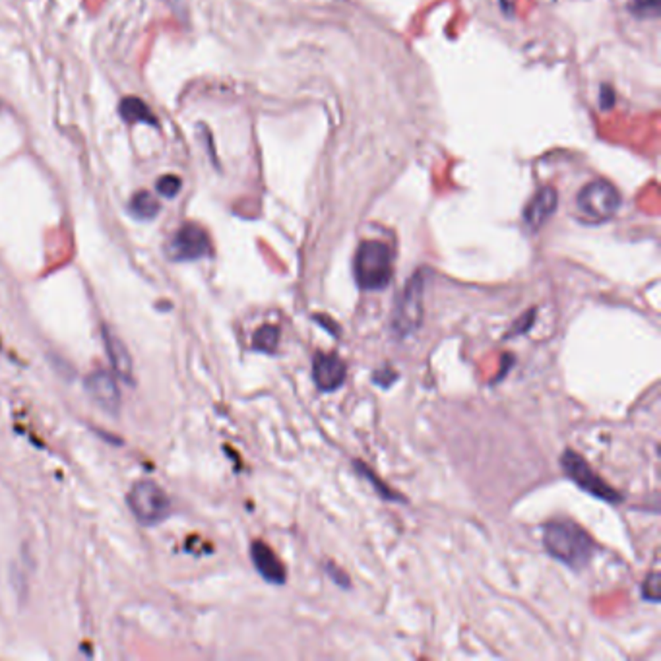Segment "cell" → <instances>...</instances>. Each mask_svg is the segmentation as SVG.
<instances>
[{"label": "cell", "mask_w": 661, "mask_h": 661, "mask_svg": "<svg viewBox=\"0 0 661 661\" xmlns=\"http://www.w3.org/2000/svg\"><path fill=\"white\" fill-rule=\"evenodd\" d=\"M212 253V241L208 231L198 223H184L181 230L171 237L169 256L175 262H192Z\"/></svg>", "instance_id": "52a82bcc"}, {"label": "cell", "mask_w": 661, "mask_h": 661, "mask_svg": "<svg viewBox=\"0 0 661 661\" xmlns=\"http://www.w3.org/2000/svg\"><path fill=\"white\" fill-rule=\"evenodd\" d=\"M118 113H121V117L125 118L128 125L148 123L151 126H159L157 117L151 113V109L146 105V101L138 100V97H125L121 105H118Z\"/></svg>", "instance_id": "4fadbf2b"}, {"label": "cell", "mask_w": 661, "mask_h": 661, "mask_svg": "<svg viewBox=\"0 0 661 661\" xmlns=\"http://www.w3.org/2000/svg\"><path fill=\"white\" fill-rule=\"evenodd\" d=\"M181 179L175 177V175H164L159 181H157V192L161 194V197L165 198H173L177 197L179 190H181Z\"/></svg>", "instance_id": "ac0fdd59"}, {"label": "cell", "mask_w": 661, "mask_h": 661, "mask_svg": "<svg viewBox=\"0 0 661 661\" xmlns=\"http://www.w3.org/2000/svg\"><path fill=\"white\" fill-rule=\"evenodd\" d=\"M348 378V367L340 355L318 351L312 359V381L320 392H335Z\"/></svg>", "instance_id": "ba28073f"}, {"label": "cell", "mask_w": 661, "mask_h": 661, "mask_svg": "<svg viewBox=\"0 0 661 661\" xmlns=\"http://www.w3.org/2000/svg\"><path fill=\"white\" fill-rule=\"evenodd\" d=\"M534 317H536V309L528 310V314H526V317L518 318V322L514 324V328H512L511 332H508V335H504V338H512V335H514V334H520V332H528L529 328H532V324H534Z\"/></svg>", "instance_id": "ffe728a7"}, {"label": "cell", "mask_w": 661, "mask_h": 661, "mask_svg": "<svg viewBox=\"0 0 661 661\" xmlns=\"http://www.w3.org/2000/svg\"><path fill=\"white\" fill-rule=\"evenodd\" d=\"M326 572L330 574V578H332L335 584H338V586H342V588H350V578H348V574H345L340 567H334L332 562H328V565H326Z\"/></svg>", "instance_id": "7402d4cb"}, {"label": "cell", "mask_w": 661, "mask_h": 661, "mask_svg": "<svg viewBox=\"0 0 661 661\" xmlns=\"http://www.w3.org/2000/svg\"><path fill=\"white\" fill-rule=\"evenodd\" d=\"M314 320H317L320 324V326L326 328L334 335V338H338V335H340L342 330H340L338 324H335V320H332L328 317H324V314H314Z\"/></svg>", "instance_id": "603a6c76"}, {"label": "cell", "mask_w": 661, "mask_h": 661, "mask_svg": "<svg viewBox=\"0 0 661 661\" xmlns=\"http://www.w3.org/2000/svg\"><path fill=\"white\" fill-rule=\"evenodd\" d=\"M560 468L567 473V478L576 483L582 491L588 495L601 498V501L609 504L623 503V495L617 493V489L603 481L598 473L592 470V465L584 460L578 452L565 450L560 456Z\"/></svg>", "instance_id": "5b68a950"}, {"label": "cell", "mask_w": 661, "mask_h": 661, "mask_svg": "<svg viewBox=\"0 0 661 661\" xmlns=\"http://www.w3.org/2000/svg\"><path fill=\"white\" fill-rule=\"evenodd\" d=\"M159 202L156 200V197L148 190H140L136 192L133 200H130L128 204V212L133 218L136 220H154L156 215L159 214Z\"/></svg>", "instance_id": "5bb4252c"}, {"label": "cell", "mask_w": 661, "mask_h": 661, "mask_svg": "<svg viewBox=\"0 0 661 661\" xmlns=\"http://www.w3.org/2000/svg\"><path fill=\"white\" fill-rule=\"evenodd\" d=\"M355 281L363 291H383L392 281L394 254L383 241H363L353 260Z\"/></svg>", "instance_id": "7a4b0ae2"}, {"label": "cell", "mask_w": 661, "mask_h": 661, "mask_svg": "<svg viewBox=\"0 0 661 661\" xmlns=\"http://www.w3.org/2000/svg\"><path fill=\"white\" fill-rule=\"evenodd\" d=\"M279 345V328L274 324H264L254 332L253 348L260 353H276Z\"/></svg>", "instance_id": "9a60e30c"}, {"label": "cell", "mask_w": 661, "mask_h": 661, "mask_svg": "<svg viewBox=\"0 0 661 661\" xmlns=\"http://www.w3.org/2000/svg\"><path fill=\"white\" fill-rule=\"evenodd\" d=\"M103 342L107 355H109V361L113 365V371L121 376L125 383L134 384V365L126 345L109 330H103Z\"/></svg>", "instance_id": "7c38bea8"}, {"label": "cell", "mask_w": 661, "mask_h": 661, "mask_svg": "<svg viewBox=\"0 0 661 661\" xmlns=\"http://www.w3.org/2000/svg\"><path fill=\"white\" fill-rule=\"evenodd\" d=\"M642 598L646 601H652V603H657L659 601V572L654 570L649 576L644 580V586H642Z\"/></svg>", "instance_id": "d6986e66"}, {"label": "cell", "mask_w": 661, "mask_h": 661, "mask_svg": "<svg viewBox=\"0 0 661 661\" xmlns=\"http://www.w3.org/2000/svg\"><path fill=\"white\" fill-rule=\"evenodd\" d=\"M559 204V194L555 189L545 187L541 189L536 197L529 200L524 210V222L529 227V230L537 231L541 225H544L552 214L557 210Z\"/></svg>", "instance_id": "8fae6325"}, {"label": "cell", "mask_w": 661, "mask_h": 661, "mask_svg": "<svg viewBox=\"0 0 661 661\" xmlns=\"http://www.w3.org/2000/svg\"><path fill=\"white\" fill-rule=\"evenodd\" d=\"M251 559H253V565H254L256 572L266 582L278 584V586L286 584L287 572H286L284 562L278 559L276 552L270 549L264 544V541H254V544L251 545Z\"/></svg>", "instance_id": "30bf717a"}, {"label": "cell", "mask_w": 661, "mask_h": 661, "mask_svg": "<svg viewBox=\"0 0 661 661\" xmlns=\"http://www.w3.org/2000/svg\"><path fill=\"white\" fill-rule=\"evenodd\" d=\"M425 314V274L415 272L407 279L402 294L396 297L392 312V330L399 340L415 334Z\"/></svg>", "instance_id": "3957f363"}, {"label": "cell", "mask_w": 661, "mask_h": 661, "mask_svg": "<svg viewBox=\"0 0 661 661\" xmlns=\"http://www.w3.org/2000/svg\"><path fill=\"white\" fill-rule=\"evenodd\" d=\"M615 103V95L611 92L609 85H603L601 88V107L603 109H609V107Z\"/></svg>", "instance_id": "cb8c5ba5"}, {"label": "cell", "mask_w": 661, "mask_h": 661, "mask_svg": "<svg viewBox=\"0 0 661 661\" xmlns=\"http://www.w3.org/2000/svg\"><path fill=\"white\" fill-rule=\"evenodd\" d=\"M85 390H88L93 402L109 415H117L121 411V390H118L111 373L95 371L88 375V378H85Z\"/></svg>", "instance_id": "9c48e42d"}, {"label": "cell", "mask_w": 661, "mask_h": 661, "mask_svg": "<svg viewBox=\"0 0 661 661\" xmlns=\"http://www.w3.org/2000/svg\"><path fill=\"white\" fill-rule=\"evenodd\" d=\"M621 208V194L611 182L593 181L578 194V210L593 223L609 222Z\"/></svg>", "instance_id": "8992f818"}, {"label": "cell", "mask_w": 661, "mask_h": 661, "mask_svg": "<svg viewBox=\"0 0 661 661\" xmlns=\"http://www.w3.org/2000/svg\"><path fill=\"white\" fill-rule=\"evenodd\" d=\"M501 6H503L504 12H508V14L514 12V0H501Z\"/></svg>", "instance_id": "d4e9b609"}, {"label": "cell", "mask_w": 661, "mask_h": 661, "mask_svg": "<svg viewBox=\"0 0 661 661\" xmlns=\"http://www.w3.org/2000/svg\"><path fill=\"white\" fill-rule=\"evenodd\" d=\"M396 378H398V375L390 367H383L381 371H376L373 375V381L376 384H381V386H390V384H392L396 381Z\"/></svg>", "instance_id": "44dd1931"}, {"label": "cell", "mask_w": 661, "mask_h": 661, "mask_svg": "<svg viewBox=\"0 0 661 661\" xmlns=\"http://www.w3.org/2000/svg\"><path fill=\"white\" fill-rule=\"evenodd\" d=\"M355 468H357V472H359L361 475H363V478L365 480H368V481H371L373 483V487H375V489H376V493L378 495H381L383 498H384V501H392V503H398V501H404V498L402 496H399L398 493H394L392 489H390V487L386 485V483H383L381 480H378L376 478V475L371 472V470H368L367 468V465H363L361 462H355Z\"/></svg>", "instance_id": "2e32d148"}, {"label": "cell", "mask_w": 661, "mask_h": 661, "mask_svg": "<svg viewBox=\"0 0 661 661\" xmlns=\"http://www.w3.org/2000/svg\"><path fill=\"white\" fill-rule=\"evenodd\" d=\"M544 545L552 559H557L572 570L588 567L595 549H598L586 529L576 522H570V520L549 522L544 529Z\"/></svg>", "instance_id": "6da1fadb"}, {"label": "cell", "mask_w": 661, "mask_h": 661, "mask_svg": "<svg viewBox=\"0 0 661 661\" xmlns=\"http://www.w3.org/2000/svg\"><path fill=\"white\" fill-rule=\"evenodd\" d=\"M661 0H628V10L638 18H657Z\"/></svg>", "instance_id": "e0dca14e"}, {"label": "cell", "mask_w": 661, "mask_h": 661, "mask_svg": "<svg viewBox=\"0 0 661 661\" xmlns=\"http://www.w3.org/2000/svg\"><path fill=\"white\" fill-rule=\"evenodd\" d=\"M128 506L140 524L156 526L171 514V501L167 493L154 481L142 480L134 483L128 493Z\"/></svg>", "instance_id": "277c9868"}]
</instances>
